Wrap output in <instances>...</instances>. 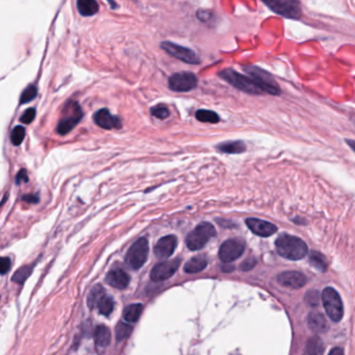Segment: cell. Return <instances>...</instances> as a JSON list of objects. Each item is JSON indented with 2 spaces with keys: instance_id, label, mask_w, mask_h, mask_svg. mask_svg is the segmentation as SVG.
Masks as SVG:
<instances>
[{
  "instance_id": "6da1fadb",
  "label": "cell",
  "mask_w": 355,
  "mask_h": 355,
  "mask_svg": "<svg viewBox=\"0 0 355 355\" xmlns=\"http://www.w3.org/2000/svg\"><path fill=\"white\" fill-rule=\"evenodd\" d=\"M277 253L287 259L298 260L307 254V246L300 238L283 233L275 242Z\"/></svg>"
},
{
  "instance_id": "7a4b0ae2",
  "label": "cell",
  "mask_w": 355,
  "mask_h": 355,
  "mask_svg": "<svg viewBox=\"0 0 355 355\" xmlns=\"http://www.w3.org/2000/svg\"><path fill=\"white\" fill-rule=\"evenodd\" d=\"M219 76L242 92L252 95H258L263 93L259 85L250 76L243 75V74L236 72L233 69L228 68L220 71Z\"/></svg>"
},
{
  "instance_id": "3957f363",
  "label": "cell",
  "mask_w": 355,
  "mask_h": 355,
  "mask_svg": "<svg viewBox=\"0 0 355 355\" xmlns=\"http://www.w3.org/2000/svg\"><path fill=\"white\" fill-rule=\"evenodd\" d=\"M83 112L77 101H69L63 112V117L58 121L56 132L58 135L65 136L75 127L82 119Z\"/></svg>"
},
{
  "instance_id": "277c9868",
  "label": "cell",
  "mask_w": 355,
  "mask_h": 355,
  "mask_svg": "<svg viewBox=\"0 0 355 355\" xmlns=\"http://www.w3.org/2000/svg\"><path fill=\"white\" fill-rule=\"evenodd\" d=\"M216 235V229L209 222H202L192 230L186 238L187 247L192 251L203 248Z\"/></svg>"
},
{
  "instance_id": "5b68a950",
  "label": "cell",
  "mask_w": 355,
  "mask_h": 355,
  "mask_svg": "<svg viewBox=\"0 0 355 355\" xmlns=\"http://www.w3.org/2000/svg\"><path fill=\"white\" fill-rule=\"evenodd\" d=\"M243 70L252 78L262 90L263 93L271 95H279L280 88L270 73L264 71L256 66L243 67Z\"/></svg>"
},
{
  "instance_id": "8992f818",
  "label": "cell",
  "mask_w": 355,
  "mask_h": 355,
  "mask_svg": "<svg viewBox=\"0 0 355 355\" xmlns=\"http://www.w3.org/2000/svg\"><path fill=\"white\" fill-rule=\"evenodd\" d=\"M322 302L325 312L333 322L341 321L344 315V307L338 293L332 288H326L322 293Z\"/></svg>"
},
{
  "instance_id": "52a82bcc",
  "label": "cell",
  "mask_w": 355,
  "mask_h": 355,
  "mask_svg": "<svg viewBox=\"0 0 355 355\" xmlns=\"http://www.w3.org/2000/svg\"><path fill=\"white\" fill-rule=\"evenodd\" d=\"M149 253V244L147 239L140 238L131 245L126 254V263L131 269L138 270L143 267Z\"/></svg>"
},
{
  "instance_id": "ba28073f",
  "label": "cell",
  "mask_w": 355,
  "mask_h": 355,
  "mask_svg": "<svg viewBox=\"0 0 355 355\" xmlns=\"http://www.w3.org/2000/svg\"><path fill=\"white\" fill-rule=\"evenodd\" d=\"M272 12L284 16L289 19H299L301 17V6L300 3L295 0H270V2H263Z\"/></svg>"
},
{
  "instance_id": "9c48e42d",
  "label": "cell",
  "mask_w": 355,
  "mask_h": 355,
  "mask_svg": "<svg viewBox=\"0 0 355 355\" xmlns=\"http://www.w3.org/2000/svg\"><path fill=\"white\" fill-rule=\"evenodd\" d=\"M160 47L164 49L168 54L177 58L186 64L190 65H197L200 63V58L197 53L192 50L191 48L184 47L181 45H177L169 41H164L160 44Z\"/></svg>"
},
{
  "instance_id": "30bf717a",
  "label": "cell",
  "mask_w": 355,
  "mask_h": 355,
  "mask_svg": "<svg viewBox=\"0 0 355 355\" xmlns=\"http://www.w3.org/2000/svg\"><path fill=\"white\" fill-rule=\"evenodd\" d=\"M198 79L194 73L184 71L172 74L169 78V87L174 92H189L194 90Z\"/></svg>"
},
{
  "instance_id": "8fae6325",
  "label": "cell",
  "mask_w": 355,
  "mask_h": 355,
  "mask_svg": "<svg viewBox=\"0 0 355 355\" xmlns=\"http://www.w3.org/2000/svg\"><path fill=\"white\" fill-rule=\"evenodd\" d=\"M244 250L245 244L243 241L239 239H230L221 245L219 249V257L223 262L228 263L238 259L243 254Z\"/></svg>"
},
{
  "instance_id": "7c38bea8",
  "label": "cell",
  "mask_w": 355,
  "mask_h": 355,
  "mask_svg": "<svg viewBox=\"0 0 355 355\" xmlns=\"http://www.w3.org/2000/svg\"><path fill=\"white\" fill-rule=\"evenodd\" d=\"M180 264H181V259L179 258L162 261L155 264L151 271V275H150L151 279L155 283L164 282V280L169 279L175 274L177 269L180 268Z\"/></svg>"
},
{
  "instance_id": "4fadbf2b",
  "label": "cell",
  "mask_w": 355,
  "mask_h": 355,
  "mask_svg": "<svg viewBox=\"0 0 355 355\" xmlns=\"http://www.w3.org/2000/svg\"><path fill=\"white\" fill-rule=\"evenodd\" d=\"M94 122L103 129H119L122 127V121L118 116H114L108 109H101L94 114Z\"/></svg>"
},
{
  "instance_id": "5bb4252c",
  "label": "cell",
  "mask_w": 355,
  "mask_h": 355,
  "mask_svg": "<svg viewBox=\"0 0 355 355\" xmlns=\"http://www.w3.org/2000/svg\"><path fill=\"white\" fill-rule=\"evenodd\" d=\"M246 225L254 234L262 238H267L277 231V227L273 223L256 218L246 219Z\"/></svg>"
},
{
  "instance_id": "9a60e30c",
  "label": "cell",
  "mask_w": 355,
  "mask_h": 355,
  "mask_svg": "<svg viewBox=\"0 0 355 355\" xmlns=\"http://www.w3.org/2000/svg\"><path fill=\"white\" fill-rule=\"evenodd\" d=\"M177 246V238L175 235H166L158 240L154 246V254L158 258L170 257Z\"/></svg>"
},
{
  "instance_id": "2e32d148",
  "label": "cell",
  "mask_w": 355,
  "mask_h": 355,
  "mask_svg": "<svg viewBox=\"0 0 355 355\" xmlns=\"http://www.w3.org/2000/svg\"><path fill=\"white\" fill-rule=\"evenodd\" d=\"M278 283L291 289H300L306 284V277L304 274L297 271H288L278 275Z\"/></svg>"
},
{
  "instance_id": "e0dca14e",
  "label": "cell",
  "mask_w": 355,
  "mask_h": 355,
  "mask_svg": "<svg viewBox=\"0 0 355 355\" xmlns=\"http://www.w3.org/2000/svg\"><path fill=\"white\" fill-rule=\"evenodd\" d=\"M130 282L129 275L122 269H114L107 276V283L113 288L123 290L127 288Z\"/></svg>"
},
{
  "instance_id": "ac0fdd59",
  "label": "cell",
  "mask_w": 355,
  "mask_h": 355,
  "mask_svg": "<svg viewBox=\"0 0 355 355\" xmlns=\"http://www.w3.org/2000/svg\"><path fill=\"white\" fill-rule=\"evenodd\" d=\"M308 326L313 331L317 333L326 332L328 329V324L326 319L319 313H312L308 316Z\"/></svg>"
},
{
  "instance_id": "d6986e66",
  "label": "cell",
  "mask_w": 355,
  "mask_h": 355,
  "mask_svg": "<svg viewBox=\"0 0 355 355\" xmlns=\"http://www.w3.org/2000/svg\"><path fill=\"white\" fill-rule=\"evenodd\" d=\"M217 149L220 152L229 153V154H236V153H243L246 151V145L242 141H227L217 145Z\"/></svg>"
},
{
  "instance_id": "ffe728a7",
  "label": "cell",
  "mask_w": 355,
  "mask_h": 355,
  "mask_svg": "<svg viewBox=\"0 0 355 355\" xmlns=\"http://www.w3.org/2000/svg\"><path fill=\"white\" fill-rule=\"evenodd\" d=\"M77 10L83 17H91L99 11L98 3L95 0H78L76 3Z\"/></svg>"
},
{
  "instance_id": "44dd1931",
  "label": "cell",
  "mask_w": 355,
  "mask_h": 355,
  "mask_svg": "<svg viewBox=\"0 0 355 355\" xmlns=\"http://www.w3.org/2000/svg\"><path fill=\"white\" fill-rule=\"evenodd\" d=\"M105 298H106L105 289H103L100 285H97L90 291V293H88L87 300H86L87 306L93 309V308L99 306L101 301Z\"/></svg>"
},
{
  "instance_id": "7402d4cb",
  "label": "cell",
  "mask_w": 355,
  "mask_h": 355,
  "mask_svg": "<svg viewBox=\"0 0 355 355\" xmlns=\"http://www.w3.org/2000/svg\"><path fill=\"white\" fill-rule=\"evenodd\" d=\"M208 265V259L205 256H195L192 259H190L186 264H185V272L186 273H198L204 270Z\"/></svg>"
},
{
  "instance_id": "603a6c76",
  "label": "cell",
  "mask_w": 355,
  "mask_h": 355,
  "mask_svg": "<svg viewBox=\"0 0 355 355\" xmlns=\"http://www.w3.org/2000/svg\"><path fill=\"white\" fill-rule=\"evenodd\" d=\"M94 339L97 346L99 347H108L111 343V331L110 329L105 326V325H100L97 326L94 331Z\"/></svg>"
},
{
  "instance_id": "cb8c5ba5",
  "label": "cell",
  "mask_w": 355,
  "mask_h": 355,
  "mask_svg": "<svg viewBox=\"0 0 355 355\" xmlns=\"http://www.w3.org/2000/svg\"><path fill=\"white\" fill-rule=\"evenodd\" d=\"M144 306L141 303H136V304H130L128 305L123 313V318L126 322L128 323H135L137 322L143 312Z\"/></svg>"
},
{
  "instance_id": "d4e9b609",
  "label": "cell",
  "mask_w": 355,
  "mask_h": 355,
  "mask_svg": "<svg viewBox=\"0 0 355 355\" xmlns=\"http://www.w3.org/2000/svg\"><path fill=\"white\" fill-rule=\"evenodd\" d=\"M323 353L324 344L322 339L318 336L309 338L304 350V355H323Z\"/></svg>"
},
{
  "instance_id": "484cf974",
  "label": "cell",
  "mask_w": 355,
  "mask_h": 355,
  "mask_svg": "<svg viewBox=\"0 0 355 355\" xmlns=\"http://www.w3.org/2000/svg\"><path fill=\"white\" fill-rule=\"evenodd\" d=\"M196 119L203 123H212L216 124L220 121V117L217 113L208 110H198L195 114Z\"/></svg>"
},
{
  "instance_id": "4316f807",
  "label": "cell",
  "mask_w": 355,
  "mask_h": 355,
  "mask_svg": "<svg viewBox=\"0 0 355 355\" xmlns=\"http://www.w3.org/2000/svg\"><path fill=\"white\" fill-rule=\"evenodd\" d=\"M309 262L319 271L324 272L327 269L326 259H325V257L321 253L316 252V251H314V252H312V254L309 255Z\"/></svg>"
},
{
  "instance_id": "83f0119b",
  "label": "cell",
  "mask_w": 355,
  "mask_h": 355,
  "mask_svg": "<svg viewBox=\"0 0 355 355\" xmlns=\"http://www.w3.org/2000/svg\"><path fill=\"white\" fill-rule=\"evenodd\" d=\"M37 95H38L37 86L35 84L28 85L20 96V103L21 105H25V103L31 102L32 100H34L37 97Z\"/></svg>"
},
{
  "instance_id": "f1b7e54d",
  "label": "cell",
  "mask_w": 355,
  "mask_h": 355,
  "mask_svg": "<svg viewBox=\"0 0 355 355\" xmlns=\"http://www.w3.org/2000/svg\"><path fill=\"white\" fill-rule=\"evenodd\" d=\"M25 128L21 125H18L12 130L11 134V142L14 146H19L22 144L25 138Z\"/></svg>"
},
{
  "instance_id": "f546056e",
  "label": "cell",
  "mask_w": 355,
  "mask_h": 355,
  "mask_svg": "<svg viewBox=\"0 0 355 355\" xmlns=\"http://www.w3.org/2000/svg\"><path fill=\"white\" fill-rule=\"evenodd\" d=\"M131 326L124 322H120L116 328V338L118 342L123 341L131 332Z\"/></svg>"
},
{
  "instance_id": "4dcf8cb0",
  "label": "cell",
  "mask_w": 355,
  "mask_h": 355,
  "mask_svg": "<svg viewBox=\"0 0 355 355\" xmlns=\"http://www.w3.org/2000/svg\"><path fill=\"white\" fill-rule=\"evenodd\" d=\"M32 273V267L29 265H25V267L20 268L16 273H15L12 277V280L14 283L17 284H23L25 280L28 278V276Z\"/></svg>"
},
{
  "instance_id": "1f68e13d",
  "label": "cell",
  "mask_w": 355,
  "mask_h": 355,
  "mask_svg": "<svg viewBox=\"0 0 355 355\" xmlns=\"http://www.w3.org/2000/svg\"><path fill=\"white\" fill-rule=\"evenodd\" d=\"M150 114L159 120H165L170 116V110L164 105H158L150 109Z\"/></svg>"
},
{
  "instance_id": "d6a6232c",
  "label": "cell",
  "mask_w": 355,
  "mask_h": 355,
  "mask_svg": "<svg viewBox=\"0 0 355 355\" xmlns=\"http://www.w3.org/2000/svg\"><path fill=\"white\" fill-rule=\"evenodd\" d=\"M114 300L111 297H106L101 301V303L99 304L98 308L99 312L101 315L103 316H109L112 314V312L114 310Z\"/></svg>"
},
{
  "instance_id": "836d02e7",
  "label": "cell",
  "mask_w": 355,
  "mask_h": 355,
  "mask_svg": "<svg viewBox=\"0 0 355 355\" xmlns=\"http://www.w3.org/2000/svg\"><path fill=\"white\" fill-rule=\"evenodd\" d=\"M36 109L34 108H29L27 109L21 116L20 118V121L23 123V124H31L34 120H35V117H36Z\"/></svg>"
},
{
  "instance_id": "e575fe53",
  "label": "cell",
  "mask_w": 355,
  "mask_h": 355,
  "mask_svg": "<svg viewBox=\"0 0 355 355\" xmlns=\"http://www.w3.org/2000/svg\"><path fill=\"white\" fill-rule=\"evenodd\" d=\"M306 301L308 302L309 305L317 306L320 301V296L317 292H308L306 294Z\"/></svg>"
},
{
  "instance_id": "d590c367",
  "label": "cell",
  "mask_w": 355,
  "mask_h": 355,
  "mask_svg": "<svg viewBox=\"0 0 355 355\" xmlns=\"http://www.w3.org/2000/svg\"><path fill=\"white\" fill-rule=\"evenodd\" d=\"M28 175H27V171L25 169H21L17 175H16V179H15V183H16V185H21L22 183H28Z\"/></svg>"
},
{
  "instance_id": "8d00e7d4",
  "label": "cell",
  "mask_w": 355,
  "mask_h": 355,
  "mask_svg": "<svg viewBox=\"0 0 355 355\" xmlns=\"http://www.w3.org/2000/svg\"><path fill=\"white\" fill-rule=\"evenodd\" d=\"M10 269H11V259L9 257H3L2 263H0V270H2V274L5 275Z\"/></svg>"
},
{
  "instance_id": "74e56055",
  "label": "cell",
  "mask_w": 355,
  "mask_h": 355,
  "mask_svg": "<svg viewBox=\"0 0 355 355\" xmlns=\"http://www.w3.org/2000/svg\"><path fill=\"white\" fill-rule=\"evenodd\" d=\"M255 259L254 258H249V259H247V260H245L244 262H243V264H242V270L243 271H249V270H251V269H252L253 267H254V265H255Z\"/></svg>"
},
{
  "instance_id": "f35d334b",
  "label": "cell",
  "mask_w": 355,
  "mask_h": 355,
  "mask_svg": "<svg viewBox=\"0 0 355 355\" xmlns=\"http://www.w3.org/2000/svg\"><path fill=\"white\" fill-rule=\"evenodd\" d=\"M22 200L25 201V202H28V203H38L40 201V198L38 195H35V194H28V195H25L22 197Z\"/></svg>"
},
{
  "instance_id": "ab89813d",
  "label": "cell",
  "mask_w": 355,
  "mask_h": 355,
  "mask_svg": "<svg viewBox=\"0 0 355 355\" xmlns=\"http://www.w3.org/2000/svg\"><path fill=\"white\" fill-rule=\"evenodd\" d=\"M329 355H344V351L341 348H333L329 352Z\"/></svg>"
},
{
  "instance_id": "60d3db41",
  "label": "cell",
  "mask_w": 355,
  "mask_h": 355,
  "mask_svg": "<svg viewBox=\"0 0 355 355\" xmlns=\"http://www.w3.org/2000/svg\"><path fill=\"white\" fill-rule=\"evenodd\" d=\"M346 142H347V144L352 148L353 151L355 152V141H353V140H346Z\"/></svg>"
},
{
  "instance_id": "b9f144b4",
  "label": "cell",
  "mask_w": 355,
  "mask_h": 355,
  "mask_svg": "<svg viewBox=\"0 0 355 355\" xmlns=\"http://www.w3.org/2000/svg\"><path fill=\"white\" fill-rule=\"evenodd\" d=\"M351 120H352V122H353V124H354V126H355V116H353V117L351 118Z\"/></svg>"
}]
</instances>
